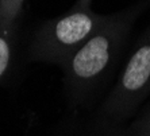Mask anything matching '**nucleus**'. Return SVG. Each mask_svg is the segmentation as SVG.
<instances>
[{"instance_id":"1","label":"nucleus","mask_w":150,"mask_h":136,"mask_svg":"<svg viewBox=\"0 0 150 136\" xmlns=\"http://www.w3.org/2000/svg\"><path fill=\"white\" fill-rule=\"evenodd\" d=\"M150 0L108 15L107 20L64 63V88L70 105L84 107L101 92L120 62L137 18Z\"/></svg>"},{"instance_id":"2","label":"nucleus","mask_w":150,"mask_h":136,"mask_svg":"<svg viewBox=\"0 0 150 136\" xmlns=\"http://www.w3.org/2000/svg\"><path fill=\"white\" fill-rule=\"evenodd\" d=\"M150 96V26L135 45L98 111L96 127H120Z\"/></svg>"},{"instance_id":"3","label":"nucleus","mask_w":150,"mask_h":136,"mask_svg":"<svg viewBox=\"0 0 150 136\" xmlns=\"http://www.w3.org/2000/svg\"><path fill=\"white\" fill-rule=\"evenodd\" d=\"M108 15L96 14L91 8H72L65 15L39 26L28 47L30 60L62 66L99 27Z\"/></svg>"},{"instance_id":"4","label":"nucleus","mask_w":150,"mask_h":136,"mask_svg":"<svg viewBox=\"0 0 150 136\" xmlns=\"http://www.w3.org/2000/svg\"><path fill=\"white\" fill-rule=\"evenodd\" d=\"M125 132L127 136H150V105L131 120Z\"/></svg>"},{"instance_id":"5","label":"nucleus","mask_w":150,"mask_h":136,"mask_svg":"<svg viewBox=\"0 0 150 136\" xmlns=\"http://www.w3.org/2000/svg\"><path fill=\"white\" fill-rule=\"evenodd\" d=\"M11 63V43L7 36L0 35V78L7 73Z\"/></svg>"},{"instance_id":"6","label":"nucleus","mask_w":150,"mask_h":136,"mask_svg":"<svg viewBox=\"0 0 150 136\" xmlns=\"http://www.w3.org/2000/svg\"><path fill=\"white\" fill-rule=\"evenodd\" d=\"M25 0H6L4 1V19L10 23V20L12 18H15L19 11H21L22 6H23Z\"/></svg>"},{"instance_id":"7","label":"nucleus","mask_w":150,"mask_h":136,"mask_svg":"<svg viewBox=\"0 0 150 136\" xmlns=\"http://www.w3.org/2000/svg\"><path fill=\"white\" fill-rule=\"evenodd\" d=\"M96 136H127L125 131L119 129V127H96Z\"/></svg>"},{"instance_id":"8","label":"nucleus","mask_w":150,"mask_h":136,"mask_svg":"<svg viewBox=\"0 0 150 136\" xmlns=\"http://www.w3.org/2000/svg\"><path fill=\"white\" fill-rule=\"evenodd\" d=\"M91 3H92V0H77L73 7L81 8V10H84V8H91Z\"/></svg>"}]
</instances>
